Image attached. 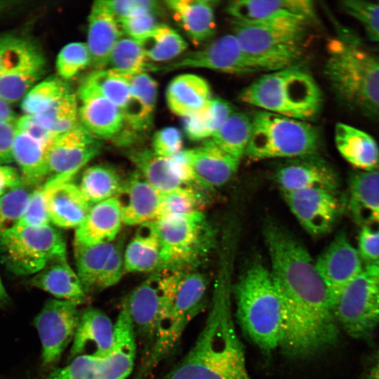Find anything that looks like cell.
<instances>
[{
	"label": "cell",
	"mask_w": 379,
	"mask_h": 379,
	"mask_svg": "<svg viewBox=\"0 0 379 379\" xmlns=\"http://www.w3.org/2000/svg\"><path fill=\"white\" fill-rule=\"evenodd\" d=\"M271 274L281 299L284 324L280 347L288 357L305 359L334 346L340 327L327 288L303 244L284 241L270 253Z\"/></svg>",
	"instance_id": "cell-1"
},
{
	"label": "cell",
	"mask_w": 379,
	"mask_h": 379,
	"mask_svg": "<svg viewBox=\"0 0 379 379\" xmlns=\"http://www.w3.org/2000/svg\"><path fill=\"white\" fill-rule=\"evenodd\" d=\"M235 242L224 240L211 308L196 342L166 379H251L232 315Z\"/></svg>",
	"instance_id": "cell-2"
},
{
	"label": "cell",
	"mask_w": 379,
	"mask_h": 379,
	"mask_svg": "<svg viewBox=\"0 0 379 379\" xmlns=\"http://www.w3.org/2000/svg\"><path fill=\"white\" fill-rule=\"evenodd\" d=\"M327 48L324 73L337 100L350 110L379 119V55L337 24Z\"/></svg>",
	"instance_id": "cell-3"
},
{
	"label": "cell",
	"mask_w": 379,
	"mask_h": 379,
	"mask_svg": "<svg viewBox=\"0 0 379 379\" xmlns=\"http://www.w3.org/2000/svg\"><path fill=\"white\" fill-rule=\"evenodd\" d=\"M232 293L237 317L246 335L264 354L279 347L284 310L270 270L258 260H253L232 285Z\"/></svg>",
	"instance_id": "cell-4"
},
{
	"label": "cell",
	"mask_w": 379,
	"mask_h": 379,
	"mask_svg": "<svg viewBox=\"0 0 379 379\" xmlns=\"http://www.w3.org/2000/svg\"><path fill=\"white\" fill-rule=\"evenodd\" d=\"M239 98L263 111L304 121L319 114L322 102L317 83L300 64L263 74L246 86Z\"/></svg>",
	"instance_id": "cell-5"
},
{
	"label": "cell",
	"mask_w": 379,
	"mask_h": 379,
	"mask_svg": "<svg viewBox=\"0 0 379 379\" xmlns=\"http://www.w3.org/2000/svg\"><path fill=\"white\" fill-rule=\"evenodd\" d=\"M233 22V34L258 70L274 72L298 64L303 56L307 24Z\"/></svg>",
	"instance_id": "cell-6"
},
{
	"label": "cell",
	"mask_w": 379,
	"mask_h": 379,
	"mask_svg": "<svg viewBox=\"0 0 379 379\" xmlns=\"http://www.w3.org/2000/svg\"><path fill=\"white\" fill-rule=\"evenodd\" d=\"M251 121L245 154L252 159L315 154L319 146V131L307 121L263 110L255 113Z\"/></svg>",
	"instance_id": "cell-7"
},
{
	"label": "cell",
	"mask_w": 379,
	"mask_h": 379,
	"mask_svg": "<svg viewBox=\"0 0 379 379\" xmlns=\"http://www.w3.org/2000/svg\"><path fill=\"white\" fill-rule=\"evenodd\" d=\"M162 268L187 272L202 261L213 244V231L202 211L157 220Z\"/></svg>",
	"instance_id": "cell-8"
},
{
	"label": "cell",
	"mask_w": 379,
	"mask_h": 379,
	"mask_svg": "<svg viewBox=\"0 0 379 379\" xmlns=\"http://www.w3.org/2000/svg\"><path fill=\"white\" fill-rule=\"evenodd\" d=\"M114 345L107 355H78L66 366L37 379H128L136 356V334L124 305L114 323Z\"/></svg>",
	"instance_id": "cell-9"
},
{
	"label": "cell",
	"mask_w": 379,
	"mask_h": 379,
	"mask_svg": "<svg viewBox=\"0 0 379 379\" xmlns=\"http://www.w3.org/2000/svg\"><path fill=\"white\" fill-rule=\"evenodd\" d=\"M207 283L206 276L198 271L185 273L172 305L158 325L138 379L173 350L185 327L204 308Z\"/></svg>",
	"instance_id": "cell-10"
},
{
	"label": "cell",
	"mask_w": 379,
	"mask_h": 379,
	"mask_svg": "<svg viewBox=\"0 0 379 379\" xmlns=\"http://www.w3.org/2000/svg\"><path fill=\"white\" fill-rule=\"evenodd\" d=\"M335 319L350 337L370 339L379 326V260L364 264L334 305Z\"/></svg>",
	"instance_id": "cell-11"
},
{
	"label": "cell",
	"mask_w": 379,
	"mask_h": 379,
	"mask_svg": "<svg viewBox=\"0 0 379 379\" xmlns=\"http://www.w3.org/2000/svg\"><path fill=\"white\" fill-rule=\"evenodd\" d=\"M66 254V242L54 227L17 225L0 235V256L16 275L39 272L53 258Z\"/></svg>",
	"instance_id": "cell-12"
},
{
	"label": "cell",
	"mask_w": 379,
	"mask_h": 379,
	"mask_svg": "<svg viewBox=\"0 0 379 379\" xmlns=\"http://www.w3.org/2000/svg\"><path fill=\"white\" fill-rule=\"evenodd\" d=\"M185 272L163 268L153 272L125 299L135 334L153 342L158 325L172 305Z\"/></svg>",
	"instance_id": "cell-13"
},
{
	"label": "cell",
	"mask_w": 379,
	"mask_h": 379,
	"mask_svg": "<svg viewBox=\"0 0 379 379\" xmlns=\"http://www.w3.org/2000/svg\"><path fill=\"white\" fill-rule=\"evenodd\" d=\"M78 307L72 301L48 299L35 317L34 323L41 343L44 366L56 363L72 342L81 314Z\"/></svg>",
	"instance_id": "cell-14"
},
{
	"label": "cell",
	"mask_w": 379,
	"mask_h": 379,
	"mask_svg": "<svg viewBox=\"0 0 379 379\" xmlns=\"http://www.w3.org/2000/svg\"><path fill=\"white\" fill-rule=\"evenodd\" d=\"M206 68L231 74L260 72L242 50L234 34L223 35L205 48L181 55L173 62L153 70L170 72L182 68Z\"/></svg>",
	"instance_id": "cell-15"
},
{
	"label": "cell",
	"mask_w": 379,
	"mask_h": 379,
	"mask_svg": "<svg viewBox=\"0 0 379 379\" xmlns=\"http://www.w3.org/2000/svg\"><path fill=\"white\" fill-rule=\"evenodd\" d=\"M102 145L100 139L91 134L80 123L56 135L48 148V178H72L100 154Z\"/></svg>",
	"instance_id": "cell-16"
},
{
	"label": "cell",
	"mask_w": 379,
	"mask_h": 379,
	"mask_svg": "<svg viewBox=\"0 0 379 379\" xmlns=\"http://www.w3.org/2000/svg\"><path fill=\"white\" fill-rule=\"evenodd\" d=\"M232 21L246 24L295 22L308 24L314 18V6L309 0H236L225 8Z\"/></svg>",
	"instance_id": "cell-17"
},
{
	"label": "cell",
	"mask_w": 379,
	"mask_h": 379,
	"mask_svg": "<svg viewBox=\"0 0 379 379\" xmlns=\"http://www.w3.org/2000/svg\"><path fill=\"white\" fill-rule=\"evenodd\" d=\"M282 194L300 224L312 236H321L328 232L340 211L335 191L314 188Z\"/></svg>",
	"instance_id": "cell-18"
},
{
	"label": "cell",
	"mask_w": 379,
	"mask_h": 379,
	"mask_svg": "<svg viewBox=\"0 0 379 379\" xmlns=\"http://www.w3.org/2000/svg\"><path fill=\"white\" fill-rule=\"evenodd\" d=\"M328 292L331 307L346 286L360 272L364 262L357 248L344 232H340L315 261Z\"/></svg>",
	"instance_id": "cell-19"
},
{
	"label": "cell",
	"mask_w": 379,
	"mask_h": 379,
	"mask_svg": "<svg viewBox=\"0 0 379 379\" xmlns=\"http://www.w3.org/2000/svg\"><path fill=\"white\" fill-rule=\"evenodd\" d=\"M131 160L145 179L161 193L194 182L191 167L184 151L170 157L157 155L152 150L131 152Z\"/></svg>",
	"instance_id": "cell-20"
},
{
	"label": "cell",
	"mask_w": 379,
	"mask_h": 379,
	"mask_svg": "<svg viewBox=\"0 0 379 379\" xmlns=\"http://www.w3.org/2000/svg\"><path fill=\"white\" fill-rule=\"evenodd\" d=\"M275 180L282 193L314 188L336 191L338 185L334 170L316 154L288 160L277 169Z\"/></svg>",
	"instance_id": "cell-21"
},
{
	"label": "cell",
	"mask_w": 379,
	"mask_h": 379,
	"mask_svg": "<svg viewBox=\"0 0 379 379\" xmlns=\"http://www.w3.org/2000/svg\"><path fill=\"white\" fill-rule=\"evenodd\" d=\"M80 124L98 138H112L121 131L124 118L120 108L102 96L85 79L78 90Z\"/></svg>",
	"instance_id": "cell-22"
},
{
	"label": "cell",
	"mask_w": 379,
	"mask_h": 379,
	"mask_svg": "<svg viewBox=\"0 0 379 379\" xmlns=\"http://www.w3.org/2000/svg\"><path fill=\"white\" fill-rule=\"evenodd\" d=\"M161 195L138 171L131 173L124 180L115 197L122 222L135 225L157 220Z\"/></svg>",
	"instance_id": "cell-23"
},
{
	"label": "cell",
	"mask_w": 379,
	"mask_h": 379,
	"mask_svg": "<svg viewBox=\"0 0 379 379\" xmlns=\"http://www.w3.org/2000/svg\"><path fill=\"white\" fill-rule=\"evenodd\" d=\"M71 179L60 176L45 181L48 187L47 209L50 222L61 228L78 227L92 206Z\"/></svg>",
	"instance_id": "cell-24"
},
{
	"label": "cell",
	"mask_w": 379,
	"mask_h": 379,
	"mask_svg": "<svg viewBox=\"0 0 379 379\" xmlns=\"http://www.w3.org/2000/svg\"><path fill=\"white\" fill-rule=\"evenodd\" d=\"M184 152L193 173L194 183L204 190L227 183L236 173L240 162L209 139L200 147Z\"/></svg>",
	"instance_id": "cell-25"
},
{
	"label": "cell",
	"mask_w": 379,
	"mask_h": 379,
	"mask_svg": "<svg viewBox=\"0 0 379 379\" xmlns=\"http://www.w3.org/2000/svg\"><path fill=\"white\" fill-rule=\"evenodd\" d=\"M114 324L102 311L88 308L80 314L69 359L84 354L98 357L111 352L114 345Z\"/></svg>",
	"instance_id": "cell-26"
},
{
	"label": "cell",
	"mask_w": 379,
	"mask_h": 379,
	"mask_svg": "<svg viewBox=\"0 0 379 379\" xmlns=\"http://www.w3.org/2000/svg\"><path fill=\"white\" fill-rule=\"evenodd\" d=\"M45 68L44 55L30 42L16 62L0 75V98L10 105L22 99L43 76Z\"/></svg>",
	"instance_id": "cell-27"
},
{
	"label": "cell",
	"mask_w": 379,
	"mask_h": 379,
	"mask_svg": "<svg viewBox=\"0 0 379 379\" xmlns=\"http://www.w3.org/2000/svg\"><path fill=\"white\" fill-rule=\"evenodd\" d=\"M122 34L118 20L103 1H95L88 16L86 44L95 69L107 67L111 51Z\"/></svg>",
	"instance_id": "cell-28"
},
{
	"label": "cell",
	"mask_w": 379,
	"mask_h": 379,
	"mask_svg": "<svg viewBox=\"0 0 379 379\" xmlns=\"http://www.w3.org/2000/svg\"><path fill=\"white\" fill-rule=\"evenodd\" d=\"M31 284L49 293L57 299L84 302L86 293L76 272L67 260L66 254L51 259L30 279Z\"/></svg>",
	"instance_id": "cell-29"
},
{
	"label": "cell",
	"mask_w": 379,
	"mask_h": 379,
	"mask_svg": "<svg viewBox=\"0 0 379 379\" xmlns=\"http://www.w3.org/2000/svg\"><path fill=\"white\" fill-rule=\"evenodd\" d=\"M122 222L121 210L115 197L95 204L82 223L76 228L74 242L86 246L112 242Z\"/></svg>",
	"instance_id": "cell-30"
},
{
	"label": "cell",
	"mask_w": 379,
	"mask_h": 379,
	"mask_svg": "<svg viewBox=\"0 0 379 379\" xmlns=\"http://www.w3.org/2000/svg\"><path fill=\"white\" fill-rule=\"evenodd\" d=\"M347 206L360 225H379V166L359 171L349 181Z\"/></svg>",
	"instance_id": "cell-31"
},
{
	"label": "cell",
	"mask_w": 379,
	"mask_h": 379,
	"mask_svg": "<svg viewBox=\"0 0 379 379\" xmlns=\"http://www.w3.org/2000/svg\"><path fill=\"white\" fill-rule=\"evenodd\" d=\"M127 272H153L162 268L157 221L140 225L124 253Z\"/></svg>",
	"instance_id": "cell-32"
},
{
	"label": "cell",
	"mask_w": 379,
	"mask_h": 379,
	"mask_svg": "<svg viewBox=\"0 0 379 379\" xmlns=\"http://www.w3.org/2000/svg\"><path fill=\"white\" fill-rule=\"evenodd\" d=\"M335 142L342 157L360 171L379 166V147L368 133L350 125L338 123L335 127Z\"/></svg>",
	"instance_id": "cell-33"
},
{
	"label": "cell",
	"mask_w": 379,
	"mask_h": 379,
	"mask_svg": "<svg viewBox=\"0 0 379 379\" xmlns=\"http://www.w3.org/2000/svg\"><path fill=\"white\" fill-rule=\"evenodd\" d=\"M166 3L174 19L194 44H200L215 34L214 1L169 0Z\"/></svg>",
	"instance_id": "cell-34"
},
{
	"label": "cell",
	"mask_w": 379,
	"mask_h": 379,
	"mask_svg": "<svg viewBox=\"0 0 379 379\" xmlns=\"http://www.w3.org/2000/svg\"><path fill=\"white\" fill-rule=\"evenodd\" d=\"M130 86V98L122 109L124 121L138 131H145L152 124L157 96V82L147 72L123 76Z\"/></svg>",
	"instance_id": "cell-35"
},
{
	"label": "cell",
	"mask_w": 379,
	"mask_h": 379,
	"mask_svg": "<svg viewBox=\"0 0 379 379\" xmlns=\"http://www.w3.org/2000/svg\"><path fill=\"white\" fill-rule=\"evenodd\" d=\"M50 144L16 128L13 157L20 168L25 185L37 187L48 178L47 152Z\"/></svg>",
	"instance_id": "cell-36"
},
{
	"label": "cell",
	"mask_w": 379,
	"mask_h": 379,
	"mask_svg": "<svg viewBox=\"0 0 379 379\" xmlns=\"http://www.w3.org/2000/svg\"><path fill=\"white\" fill-rule=\"evenodd\" d=\"M166 97L171 111L182 117L199 110L212 98L207 81L192 74L173 78L167 87Z\"/></svg>",
	"instance_id": "cell-37"
},
{
	"label": "cell",
	"mask_w": 379,
	"mask_h": 379,
	"mask_svg": "<svg viewBox=\"0 0 379 379\" xmlns=\"http://www.w3.org/2000/svg\"><path fill=\"white\" fill-rule=\"evenodd\" d=\"M233 112V108L227 101L212 98L199 110L184 117L185 134L191 140H208Z\"/></svg>",
	"instance_id": "cell-38"
},
{
	"label": "cell",
	"mask_w": 379,
	"mask_h": 379,
	"mask_svg": "<svg viewBox=\"0 0 379 379\" xmlns=\"http://www.w3.org/2000/svg\"><path fill=\"white\" fill-rule=\"evenodd\" d=\"M123 181L112 166L96 164L83 172L78 186L86 200L93 205L115 197Z\"/></svg>",
	"instance_id": "cell-39"
},
{
	"label": "cell",
	"mask_w": 379,
	"mask_h": 379,
	"mask_svg": "<svg viewBox=\"0 0 379 379\" xmlns=\"http://www.w3.org/2000/svg\"><path fill=\"white\" fill-rule=\"evenodd\" d=\"M114 246V242L94 246L74 242L76 272L86 293L95 290L98 278Z\"/></svg>",
	"instance_id": "cell-40"
},
{
	"label": "cell",
	"mask_w": 379,
	"mask_h": 379,
	"mask_svg": "<svg viewBox=\"0 0 379 379\" xmlns=\"http://www.w3.org/2000/svg\"><path fill=\"white\" fill-rule=\"evenodd\" d=\"M251 128V119L247 114L233 112L209 140L222 151L240 161L246 152Z\"/></svg>",
	"instance_id": "cell-41"
},
{
	"label": "cell",
	"mask_w": 379,
	"mask_h": 379,
	"mask_svg": "<svg viewBox=\"0 0 379 379\" xmlns=\"http://www.w3.org/2000/svg\"><path fill=\"white\" fill-rule=\"evenodd\" d=\"M138 42L146 58L156 62L173 59L183 54L187 48L184 39L175 30L164 25H158L147 37Z\"/></svg>",
	"instance_id": "cell-42"
},
{
	"label": "cell",
	"mask_w": 379,
	"mask_h": 379,
	"mask_svg": "<svg viewBox=\"0 0 379 379\" xmlns=\"http://www.w3.org/2000/svg\"><path fill=\"white\" fill-rule=\"evenodd\" d=\"M147 58L140 44L131 38H120L112 48L107 66L108 69L121 76L146 72L153 65Z\"/></svg>",
	"instance_id": "cell-43"
},
{
	"label": "cell",
	"mask_w": 379,
	"mask_h": 379,
	"mask_svg": "<svg viewBox=\"0 0 379 379\" xmlns=\"http://www.w3.org/2000/svg\"><path fill=\"white\" fill-rule=\"evenodd\" d=\"M71 91L61 78L50 77L36 84L22 99L24 114L38 115Z\"/></svg>",
	"instance_id": "cell-44"
},
{
	"label": "cell",
	"mask_w": 379,
	"mask_h": 379,
	"mask_svg": "<svg viewBox=\"0 0 379 379\" xmlns=\"http://www.w3.org/2000/svg\"><path fill=\"white\" fill-rule=\"evenodd\" d=\"M34 117L53 135L56 136L63 133L79 124L77 98L71 91L46 110Z\"/></svg>",
	"instance_id": "cell-45"
},
{
	"label": "cell",
	"mask_w": 379,
	"mask_h": 379,
	"mask_svg": "<svg viewBox=\"0 0 379 379\" xmlns=\"http://www.w3.org/2000/svg\"><path fill=\"white\" fill-rule=\"evenodd\" d=\"M202 190L190 184L162 193L157 219L201 211L206 203Z\"/></svg>",
	"instance_id": "cell-46"
},
{
	"label": "cell",
	"mask_w": 379,
	"mask_h": 379,
	"mask_svg": "<svg viewBox=\"0 0 379 379\" xmlns=\"http://www.w3.org/2000/svg\"><path fill=\"white\" fill-rule=\"evenodd\" d=\"M85 79L105 98L122 109L130 98V86L123 76L108 69H95Z\"/></svg>",
	"instance_id": "cell-47"
},
{
	"label": "cell",
	"mask_w": 379,
	"mask_h": 379,
	"mask_svg": "<svg viewBox=\"0 0 379 379\" xmlns=\"http://www.w3.org/2000/svg\"><path fill=\"white\" fill-rule=\"evenodd\" d=\"M21 185L0 197V235L19 223L32 191Z\"/></svg>",
	"instance_id": "cell-48"
},
{
	"label": "cell",
	"mask_w": 379,
	"mask_h": 379,
	"mask_svg": "<svg viewBox=\"0 0 379 379\" xmlns=\"http://www.w3.org/2000/svg\"><path fill=\"white\" fill-rule=\"evenodd\" d=\"M91 63V57L86 44L74 42L65 45L59 52L56 68L60 77L70 79Z\"/></svg>",
	"instance_id": "cell-49"
},
{
	"label": "cell",
	"mask_w": 379,
	"mask_h": 379,
	"mask_svg": "<svg viewBox=\"0 0 379 379\" xmlns=\"http://www.w3.org/2000/svg\"><path fill=\"white\" fill-rule=\"evenodd\" d=\"M340 7L361 23L370 39L379 43V2L345 0Z\"/></svg>",
	"instance_id": "cell-50"
},
{
	"label": "cell",
	"mask_w": 379,
	"mask_h": 379,
	"mask_svg": "<svg viewBox=\"0 0 379 379\" xmlns=\"http://www.w3.org/2000/svg\"><path fill=\"white\" fill-rule=\"evenodd\" d=\"M48 189V185L44 182L32 190L18 225L39 227L50 225L47 209Z\"/></svg>",
	"instance_id": "cell-51"
},
{
	"label": "cell",
	"mask_w": 379,
	"mask_h": 379,
	"mask_svg": "<svg viewBox=\"0 0 379 379\" xmlns=\"http://www.w3.org/2000/svg\"><path fill=\"white\" fill-rule=\"evenodd\" d=\"M124 270L123 241L114 243V248L98 278L95 290H102L117 284Z\"/></svg>",
	"instance_id": "cell-52"
},
{
	"label": "cell",
	"mask_w": 379,
	"mask_h": 379,
	"mask_svg": "<svg viewBox=\"0 0 379 379\" xmlns=\"http://www.w3.org/2000/svg\"><path fill=\"white\" fill-rule=\"evenodd\" d=\"M123 34L140 41L158 25L152 12H145L118 20Z\"/></svg>",
	"instance_id": "cell-53"
},
{
	"label": "cell",
	"mask_w": 379,
	"mask_h": 379,
	"mask_svg": "<svg viewBox=\"0 0 379 379\" xmlns=\"http://www.w3.org/2000/svg\"><path fill=\"white\" fill-rule=\"evenodd\" d=\"M182 138L175 127H166L157 131L152 139V151L161 157H170L182 151Z\"/></svg>",
	"instance_id": "cell-54"
},
{
	"label": "cell",
	"mask_w": 379,
	"mask_h": 379,
	"mask_svg": "<svg viewBox=\"0 0 379 379\" xmlns=\"http://www.w3.org/2000/svg\"><path fill=\"white\" fill-rule=\"evenodd\" d=\"M357 250L364 264L379 260V225L361 226Z\"/></svg>",
	"instance_id": "cell-55"
},
{
	"label": "cell",
	"mask_w": 379,
	"mask_h": 379,
	"mask_svg": "<svg viewBox=\"0 0 379 379\" xmlns=\"http://www.w3.org/2000/svg\"><path fill=\"white\" fill-rule=\"evenodd\" d=\"M29 43L14 35L0 34V75L16 62Z\"/></svg>",
	"instance_id": "cell-56"
},
{
	"label": "cell",
	"mask_w": 379,
	"mask_h": 379,
	"mask_svg": "<svg viewBox=\"0 0 379 379\" xmlns=\"http://www.w3.org/2000/svg\"><path fill=\"white\" fill-rule=\"evenodd\" d=\"M103 2L118 20L145 12L153 13L157 8V3L149 0H116Z\"/></svg>",
	"instance_id": "cell-57"
},
{
	"label": "cell",
	"mask_w": 379,
	"mask_h": 379,
	"mask_svg": "<svg viewBox=\"0 0 379 379\" xmlns=\"http://www.w3.org/2000/svg\"><path fill=\"white\" fill-rule=\"evenodd\" d=\"M16 128L33 138L51 143L55 135L46 129L34 116L24 114L16 119Z\"/></svg>",
	"instance_id": "cell-58"
},
{
	"label": "cell",
	"mask_w": 379,
	"mask_h": 379,
	"mask_svg": "<svg viewBox=\"0 0 379 379\" xmlns=\"http://www.w3.org/2000/svg\"><path fill=\"white\" fill-rule=\"evenodd\" d=\"M15 133L16 120L0 123V164L13 162V145Z\"/></svg>",
	"instance_id": "cell-59"
},
{
	"label": "cell",
	"mask_w": 379,
	"mask_h": 379,
	"mask_svg": "<svg viewBox=\"0 0 379 379\" xmlns=\"http://www.w3.org/2000/svg\"><path fill=\"white\" fill-rule=\"evenodd\" d=\"M24 184L20 173L13 167L0 164V197Z\"/></svg>",
	"instance_id": "cell-60"
},
{
	"label": "cell",
	"mask_w": 379,
	"mask_h": 379,
	"mask_svg": "<svg viewBox=\"0 0 379 379\" xmlns=\"http://www.w3.org/2000/svg\"><path fill=\"white\" fill-rule=\"evenodd\" d=\"M359 379H379V347L373 354Z\"/></svg>",
	"instance_id": "cell-61"
},
{
	"label": "cell",
	"mask_w": 379,
	"mask_h": 379,
	"mask_svg": "<svg viewBox=\"0 0 379 379\" xmlns=\"http://www.w3.org/2000/svg\"><path fill=\"white\" fill-rule=\"evenodd\" d=\"M15 120V115L11 105L0 98V123Z\"/></svg>",
	"instance_id": "cell-62"
},
{
	"label": "cell",
	"mask_w": 379,
	"mask_h": 379,
	"mask_svg": "<svg viewBox=\"0 0 379 379\" xmlns=\"http://www.w3.org/2000/svg\"><path fill=\"white\" fill-rule=\"evenodd\" d=\"M8 298L7 292L4 288V286L2 283L1 277H0V304L5 302Z\"/></svg>",
	"instance_id": "cell-63"
}]
</instances>
